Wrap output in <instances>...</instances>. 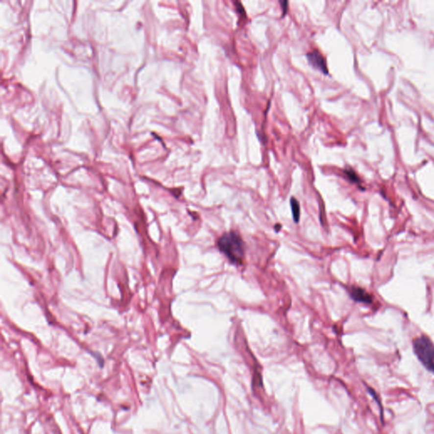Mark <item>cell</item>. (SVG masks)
Listing matches in <instances>:
<instances>
[{
  "label": "cell",
  "mask_w": 434,
  "mask_h": 434,
  "mask_svg": "<svg viewBox=\"0 0 434 434\" xmlns=\"http://www.w3.org/2000/svg\"><path fill=\"white\" fill-rule=\"evenodd\" d=\"M413 350L425 368L434 374V344L426 336L416 338L413 341Z\"/></svg>",
  "instance_id": "obj_2"
},
{
  "label": "cell",
  "mask_w": 434,
  "mask_h": 434,
  "mask_svg": "<svg viewBox=\"0 0 434 434\" xmlns=\"http://www.w3.org/2000/svg\"><path fill=\"white\" fill-rule=\"evenodd\" d=\"M306 57L311 66H313L315 69L319 70L321 72L324 73L325 75L328 74L326 59L317 49H313L309 52L306 54Z\"/></svg>",
  "instance_id": "obj_3"
},
{
  "label": "cell",
  "mask_w": 434,
  "mask_h": 434,
  "mask_svg": "<svg viewBox=\"0 0 434 434\" xmlns=\"http://www.w3.org/2000/svg\"><path fill=\"white\" fill-rule=\"evenodd\" d=\"M367 390H368L369 393H370V394L372 396V398L374 399L375 401L377 402L378 406H379V408H380L381 410V416H382V420H383V415H384V412H383V406H382V404H381V401H379V397L378 396V394L375 392V390H373L371 387H367Z\"/></svg>",
  "instance_id": "obj_7"
},
{
  "label": "cell",
  "mask_w": 434,
  "mask_h": 434,
  "mask_svg": "<svg viewBox=\"0 0 434 434\" xmlns=\"http://www.w3.org/2000/svg\"><path fill=\"white\" fill-rule=\"evenodd\" d=\"M291 209H292V213H293V220L296 223H298L300 217V207H299V203L296 198H291Z\"/></svg>",
  "instance_id": "obj_5"
},
{
  "label": "cell",
  "mask_w": 434,
  "mask_h": 434,
  "mask_svg": "<svg viewBox=\"0 0 434 434\" xmlns=\"http://www.w3.org/2000/svg\"><path fill=\"white\" fill-rule=\"evenodd\" d=\"M281 227H282V226H281L280 224H277V226L275 227V229L277 230V232H278L279 229H281Z\"/></svg>",
  "instance_id": "obj_10"
},
{
  "label": "cell",
  "mask_w": 434,
  "mask_h": 434,
  "mask_svg": "<svg viewBox=\"0 0 434 434\" xmlns=\"http://www.w3.org/2000/svg\"><path fill=\"white\" fill-rule=\"evenodd\" d=\"M218 248L232 263L242 264L244 257V245L238 233H225L218 241Z\"/></svg>",
  "instance_id": "obj_1"
},
{
  "label": "cell",
  "mask_w": 434,
  "mask_h": 434,
  "mask_svg": "<svg viewBox=\"0 0 434 434\" xmlns=\"http://www.w3.org/2000/svg\"><path fill=\"white\" fill-rule=\"evenodd\" d=\"M350 297L356 302L371 304L372 297L362 288H352L350 290Z\"/></svg>",
  "instance_id": "obj_4"
},
{
  "label": "cell",
  "mask_w": 434,
  "mask_h": 434,
  "mask_svg": "<svg viewBox=\"0 0 434 434\" xmlns=\"http://www.w3.org/2000/svg\"><path fill=\"white\" fill-rule=\"evenodd\" d=\"M344 173L346 175L347 178H348L351 183H360V179H359L358 176H357V175H356V172H355L354 170H344Z\"/></svg>",
  "instance_id": "obj_6"
},
{
  "label": "cell",
  "mask_w": 434,
  "mask_h": 434,
  "mask_svg": "<svg viewBox=\"0 0 434 434\" xmlns=\"http://www.w3.org/2000/svg\"><path fill=\"white\" fill-rule=\"evenodd\" d=\"M234 3H235V5H236V9L237 10H238V12L239 13V15H241V16L245 17V10L243 9L242 3H240V2H238V1H236Z\"/></svg>",
  "instance_id": "obj_8"
},
{
  "label": "cell",
  "mask_w": 434,
  "mask_h": 434,
  "mask_svg": "<svg viewBox=\"0 0 434 434\" xmlns=\"http://www.w3.org/2000/svg\"><path fill=\"white\" fill-rule=\"evenodd\" d=\"M279 3H280L282 9H283V16H284L288 12V10H289V2L286 1V0H284V1H279Z\"/></svg>",
  "instance_id": "obj_9"
}]
</instances>
